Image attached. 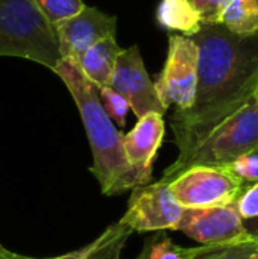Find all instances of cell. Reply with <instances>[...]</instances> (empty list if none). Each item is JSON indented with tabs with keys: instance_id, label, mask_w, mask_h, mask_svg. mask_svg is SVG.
I'll list each match as a JSON object with an SVG mask.
<instances>
[{
	"instance_id": "11",
	"label": "cell",
	"mask_w": 258,
	"mask_h": 259,
	"mask_svg": "<svg viewBox=\"0 0 258 259\" xmlns=\"http://www.w3.org/2000/svg\"><path fill=\"white\" fill-rule=\"evenodd\" d=\"M164 115L149 112L138 118L137 124L122 137V147L128 164L149 184L152 165L166 134Z\"/></svg>"
},
{
	"instance_id": "15",
	"label": "cell",
	"mask_w": 258,
	"mask_h": 259,
	"mask_svg": "<svg viewBox=\"0 0 258 259\" xmlns=\"http://www.w3.org/2000/svg\"><path fill=\"white\" fill-rule=\"evenodd\" d=\"M189 259H258V240L248 237L236 243L189 247Z\"/></svg>"
},
{
	"instance_id": "6",
	"label": "cell",
	"mask_w": 258,
	"mask_h": 259,
	"mask_svg": "<svg viewBox=\"0 0 258 259\" xmlns=\"http://www.w3.org/2000/svg\"><path fill=\"white\" fill-rule=\"evenodd\" d=\"M154 83L166 109L173 105L176 112H184L193 106L198 85V46L192 36H169L166 62Z\"/></svg>"
},
{
	"instance_id": "18",
	"label": "cell",
	"mask_w": 258,
	"mask_h": 259,
	"mask_svg": "<svg viewBox=\"0 0 258 259\" xmlns=\"http://www.w3.org/2000/svg\"><path fill=\"white\" fill-rule=\"evenodd\" d=\"M234 176L242 179L245 184L252 185L258 182V152L248 153L236 159L231 165L227 167Z\"/></svg>"
},
{
	"instance_id": "19",
	"label": "cell",
	"mask_w": 258,
	"mask_h": 259,
	"mask_svg": "<svg viewBox=\"0 0 258 259\" xmlns=\"http://www.w3.org/2000/svg\"><path fill=\"white\" fill-rule=\"evenodd\" d=\"M148 259H189V247H179L170 238H164L149 244Z\"/></svg>"
},
{
	"instance_id": "23",
	"label": "cell",
	"mask_w": 258,
	"mask_h": 259,
	"mask_svg": "<svg viewBox=\"0 0 258 259\" xmlns=\"http://www.w3.org/2000/svg\"><path fill=\"white\" fill-rule=\"evenodd\" d=\"M243 225H245V229H246L248 237L258 240V217L243 220Z\"/></svg>"
},
{
	"instance_id": "9",
	"label": "cell",
	"mask_w": 258,
	"mask_h": 259,
	"mask_svg": "<svg viewBox=\"0 0 258 259\" xmlns=\"http://www.w3.org/2000/svg\"><path fill=\"white\" fill-rule=\"evenodd\" d=\"M178 231L202 246L227 244L248 238L243 219L237 211V202L224 206L184 209Z\"/></svg>"
},
{
	"instance_id": "2",
	"label": "cell",
	"mask_w": 258,
	"mask_h": 259,
	"mask_svg": "<svg viewBox=\"0 0 258 259\" xmlns=\"http://www.w3.org/2000/svg\"><path fill=\"white\" fill-rule=\"evenodd\" d=\"M53 73L62 80L78 106L93 153L90 171L105 196H119L146 185L141 176L128 164L122 137L103 109L97 87L88 80L71 59L62 58Z\"/></svg>"
},
{
	"instance_id": "3",
	"label": "cell",
	"mask_w": 258,
	"mask_h": 259,
	"mask_svg": "<svg viewBox=\"0 0 258 259\" xmlns=\"http://www.w3.org/2000/svg\"><path fill=\"white\" fill-rule=\"evenodd\" d=\"M258 152V102L252 99L237 112L211 129L187 155L164 171L163 179L170 181L193 165L227 168L240 156Z\"/></svg>"
},
{
	"instance_id": "10",
	"label": "cell",
	"mask_w": 258,
	"mask_h": 259,
	"mask_svg": "<svg viewBox=\"0 0 258 259\" xmlns=\"http://www.w3.org/2000/svg\"><path fill=\"white\" fill-rule=\"evenodd\" d=\"M59 52L62 58L78 61L94 42L105 36H116L117 18L97 8L84 6L76 15L55 26Z\"/></svg>"
},
{
	"instance_id": "21",
	"label": "cell",
	"mask_w": 258,
	"mask_h": 259,
	"mask_svg": "<svg viewBox=\"0 0 258 259\" xmlns=\"http://www.w3.org/2000/svg\"><path fill=\"white\" fill-rule=\"evenodd\" d=\"M237 211L243 220L258 217V182L252 184L237 200Z\"/></svg>"
},
{
	"instance_id": "16",
	"label": "cell",
	"mask_w": 258,
	"mask_h": 259,
	"mask_svg": "<svg viewBox=\"0 0 258 259\" xmlns=\"http://www.w3.org/2000/svg\"><path fill=\"white\" fill-rule=\"evenodd\" d=\"M32 2L53 27L62 20L76 15L85 6L82 0H32Z\"/></svg>"
},
{
	"instance_id": "17",
	"label": "cell",
	"mask_w": 258,
	"mask_h": 259,
	"mask_svg": "<svg viewBox=\"0 0 258 259\" xmlns=\"http://www.w3.org/2000/svg\"><path fill=\"white\" fill-rule=\"evenodd\" d=\"M97 90H99L100 102H102L103 109L108 114V117L111 120H114L120 127H125L126 117L131 109L128 100L122 94H119L116 90H113L111 87H100Z\"/></svg>"
},
{
	"instance_id": "22",
	"label": "cell",
	"mask_w": 258,
	"mask_h": 259,
	"mask_svg": "<svg viewBox=\"0 0 258 259\" xmlns=\"http://www.w3.org/2000/svg\"><path fill=\"white\" fill-rule=\"evenodd\" d=\"M106 234H108V231L105 229L96 240H93V241H90L87 246H84V247H81V249H78V250H73V252H68V253H65V255H62V256H58V258H52V259H88L99 247H100V244L105 241V238H106Z\"/></svg>"
},
{
	"instance_id": "7",
	"label": "cell",
	"mask_w": 258,
	"mask_h": 259,
	"mask_svg": "<svg viewBox=\"0 0 258 259\" xmlns=\"http://www.w3.org/2000/svg\"><path fill=\"white\" fill-rule=\"evenodd\" d=\"M184 208L173 197L169 182L161 179L134 188L128 209L119 220L132 232L178 231Z\"/></svg>"
},
{
	"instance_id": "14",
	"label": "cell",
	"mask_w": 258,
	"mask_h": 259,
	"mask_svg": "<svg viewBox=\"0 0 258 259\" xmlns=\"http://www.w3.org/2000/svg\"><path fill=\"white\" fill-rule=\"evenodd\" d=\"M219 24L237 35L258 32V0H230L219 15Z\"/></svg>"
},
{
	"instance_id": "4",
	"label": "cell",
	"mask_w": 258,
	"mask_h": 259,
	"mask_svg": "<svg viewBox=\"0 0 258 259\" xmlns=\"http://www.w3.org/2000/svg\"><path fill=\"white\" fill-rule=\"evenodd\" d=\"M0 56L29 59L52 71L62 59L55 27L32 0H0Z\"/></svg>"
},
{
	"instance_id": "12",
	"label": "cell",
	"mask_w": 258,
	"mask_h": 259,
	"mask_svg": "<svg viewBox=\"0 0 258 259\" xmlns=\"http://www.w3.org/2000/svg\"><path fill=\"white\" fill-rule=\"evenodd\" d=\"M122 50L123 49L117 44L116 36H105L87 49L76 64L84 76L97 88L109 87V80Z\"/></svg>"
},
{
	"instance_id": "25",
	"label": "cell",
	"mask_w": 258,
	"mask_h": 259,
	"mask_svg": "<svg viewBox=\"0 0 258 259\" xmlns=\"http://www.w3.org/2000/svg\"><path fill=\"white\" fill-rule=\"evenodd\" d=\"M255 99H257V102H258V88H257V93H255Z\"/></svg>"
},
{
	"instance_id": "13",
	"label": "cell",
	"mask_w": 258,
	"mask_h": 259,
	"mask_svg": "<svg viewBox=\"0 0 258 259\" xmlns=\"http://www.w3.org/2000/svg\"><path fill=\"white\" fill-rule=\"evenodd\" d=\"M155 18L161 27L186 36H193L202 26L199 12L189 0H160Z\"/></svg>"
},
{
	"instance_id": "8",
	"label": "cell",
	"mask_w": 258,
	"mask_h": 259,
	"mask_svg": "<svg viewBox=\"0 0 258 259\" xmlns=\"http://www.w3.org/2000/svg\"><path fill=\"white\" fill-rule=\"evenodd\" d=\"M109 87L128 100L137 118L149 112L161 115L167 112L157 94L155 83L144 67L138 46H131L122 50L117 58Z\"/></svg>"
},
{
	"instance_id": "20",
	"label": "cell",
	"mask_w": 258,
	"mask_h": 259,
	"mask_svg": "<svg viewBox=\"0 0 258 259\" xmlns=\"http://www.w3.org/2000/svg\"><path fill=\"white\" fill-rule=\"evenodd\" d=\"M199 12L202 24L219 23V15L230 0H189Z\"/></svg>"
},
{
	"instance_id": "1",
	"label": "cell",
	"mask_w": 258,
	"mask_h": 259,
	"mask_svg": "<svg viewBox=\"0 0 258 259\" xmlns=\"http://www.w3.org/2000/svg\"><path fill=\"white\" fill-rule=\"evenodd\" d=\"M192 39L198 46V85L193 106L172 117L178 158L255 99L258 88V32L237 35L214 23L202 24Z\"/></svg>"
},
{
	"instance_id": "24",
	"label": "cell",
	"mask_w": 258,
	"mask_h": 259,
	"mask_svg": "<svg viewBox=\"0 0 258 259\" xmlns=\"http://www.w3.org/2000/svg\"><path fill=\"white\" fill-rule=\"evenodd\" d=\"M0 259H36V258L24 256V255L15 253V252H11V250L5 249L3 246H0Z\"/></svg>"
},
{
	"instance_id": "5",
	"label": "cell",
	"mask_w": 258,
	"mask_h": 259,
	"mask_svg": "<svg viewBox=\"0 0 258 259\" xmlns=\"http://www.w3.org/2000/svg\"><path fill=\"white\" fill-rule=\"evenodd\" d=\"M170 191L184 209L224 206L237 202L251 187L228 168L193 165L172 178Z\"/></svg>"
}]
</instances>
